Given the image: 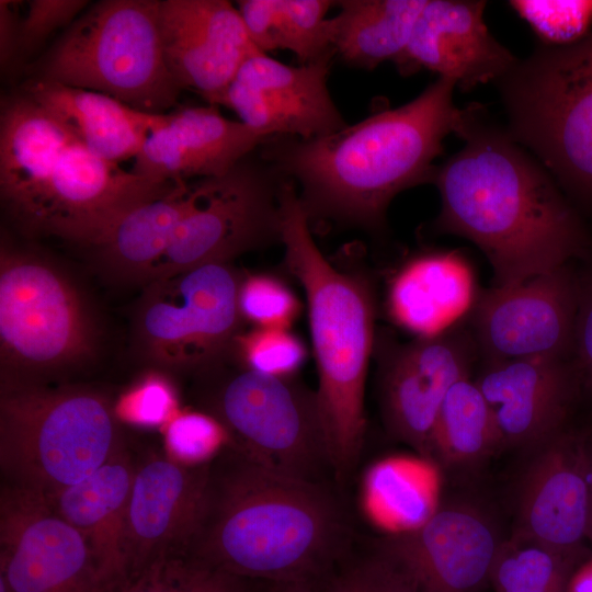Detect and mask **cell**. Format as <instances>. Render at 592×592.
Instances as JSON below:
<instances>
[{
    "label": "cell",
    "instance_id": "14",
    "mask_svg": "<svg viewBox=\"0 0 592 592\" xmlns=\"http://www.w3.org/2000/svg\"><path fill=\"white\" fill-rule=\"evenodd\" d=\"M332 56L292 66L258 52L242 62L219 104L265 139L334 133L346 125L327 87Z\"/></svg>",
    "mask_w": 592,
    "mask_h": 592
},
{
    "label": "cell",
    "instance_id": "16",
    "mask_svg": "<svg viewBox=\"0 0 592 592\" xmlns=\"http://www.w3.org/2000/svg\"><path fill=\"white\" fill-rule=\"evenodd\" d=\"M576 293L563 267L483 292L474 329L486 361L562 358L574 337Z\"/></svg>",
    "mask_w": 592,
    "mask_h": 592
},
{
    "label": "cell",
    "instance_id": "2",
    "mask_svg": "<svg viewBox=\"0 0 592 592\" xmlns=\"http://www.w3.org/2000/svg\"><path fill=\"white\" fill-rule=\"evenodd\" d=\"M456 82L437 77L415 99L312 139L275 136L261 157L294 180L309 216L379 229L401 191L432 181L443 140L460 132L469 106L453 101Z\"/></svg>",
    "mask_w": 592,
    "mask_h": 592
},
{
    "label": "cell",
    "instance_id": "13",
    "mask_svg": "<svg viewBox=\"0 0 592 592\" xmlns=\"http://www.w3.org/2000/svg\"><path fill=\"white\" fill-rule=\"evenodd\" d=\"M177 183L126 171L73 139L57 162L32 237H56L90 249L129 210Z\"/></svg>",
    "mask_w": 592,
    "mask_h": 592
},
{
    "label": "cell",
    "instance_id": "41",
    "mask_svg": "<svg viewBox=\"0 0 592 592\" xmlns=\"http://www.w3.org/2000/svg\"><path fill=\"white\" fill-rule=\"evenodd\" d=\"M16 1H0V66L2 71L14 67L19 58L21 14Z\"/></svg>",
    "mask_w": 592,
    "mask_h": 592
},
{
    "label": "cell",
    "instance_id": "24",
    "mask_svg": "<svg viewBox=\"0 0 592 592\" xmlns=\"http://www.w3.org/2000/svg\"><path fill=\"white\" fill-rule=\"evenodd\" d=\"M75 138L23 91L1 102L0 197L13 225L31 238L57 162Z\"/></svg>",
    "mask_w": 592,
    "mask_h": 592
},
{
    "label": "cell",
    "instance_id": "19",
    "mask_svg": "<svg viewBox=\"0 0 592 592\" xmlns=\"http://www.w3.org/2000/svg\"><path fill=\"white\" fill-rule=\"evenodd\" d=\"M486 5L480 0H426L395 61L399 72L430 70L465 92L500 79L516 57L488 30Z\"/></svg>",
    "mask_w": 592,
    "mask_h": 592
},
{
    "label": "cell",
    "instance_id": "6",
    "mask_svg": "<svg viewBox=\"0 0 592 592\" xmlns=\"http://www.w3.org/2000/svg\"><path fill=\"white\" fill-rule=\"evenodd\" d=\"M31 77L110 95L166 114L183 90L166 62L160 0H102L82 12L33 66Z\"/></svg>",
    "mask_w": 592,
    "mask_h": 592
},
{
    "label": "cell",
    "instance_id": "34",
    "mask_svg": "<svg viewBox=\"0 0 592 592\" xmlns=\"http://www.w3.org/2000/svg\"><path fill=\"white\" fill-rule=\"evenodd\" d=\"M508 3L530 25L540 45H571L592 31V0H513Z\"/></svg>",
    "mask_w": 592,
    "mask_h": 592
},
{
    "label": "cell",
    "instance_id": "27",
    "mask_svg": "<svg viewBox=\"0 0 592 592\" xmlns=\"http://www.w3.org/2000/svg\"><path fill=\"white\" fill-rule=\"evenodd\" d=\"M205 185L206 178L180 181L166 194L129 210L90 248L99 265L116 281L146 285Z\"/></svg>",
    "mask_w": 592,
    "mask_h": 592
},
{
    "label": "cell",
    "instance_id": "17",
    "mask_svg": "<svg viewBox=\"0 0 592 592\" xmlns=\"http://www.w3.org/2000/svg\"><path fill=\"white\" fill-rule=\"evenodd\" d=\"M470 340L456 329L402 344L382 364L379 395L389 432L426 458L449 388L469 376Z\"/></svg>",
    "mask_w": 592,
    "mask_h": 592
},
{
    "label": "cell",
    "instance_id": "3",
    "mask_svg": "<svg viewBox=\"0 0 592 592\" xmlns=\"http://www.w3.org/2000/svg\"><path fill=\"white\" fill-rule=\"evenodd\" d=\"M348 526L321 481L255 464L229 445L209 462L185 554L238 579L308 582L342 550Z\"/></svg>",
    "mask_w": 592,
    "mask_h": 592
},
{
    "label": "cell",
    "instance_id": "40",
    "mask_svg": "<svg viewBox=\"0 0 592 592\" xmlns=\"http://www.w3.org/2000/svg\"><path fill=\"white\" fill-rule=\"evenodd\" d=\"M328 592H418L407 574L377 551L358 560L332 582Z\"/></svg>",
    "mask_w": 592,
    "mask_h": 592
},
{
    "label": "cell",
    "instance_id": "33",
    "mask_svg": "<svg viewBox=\"0 0 592 592\" xmlns=\"http://www.w3.org/2000/svg\"><path fill=\"white\" fill-rule=\"evenodd\" d=\"M114 592H243V589L240 579L186 554H175L151 561Z\"/></svg>",
    "mask_w": 592,
    "mask_h": 592
},
{
    "label": "cell",
    "instance_id": "38",
    "mask_svg": "<svg viewBox=\"0 0 592 592\" xmlns=\"http://www.w3.org/2000/svg\"><path fill=\"white\" fill-rule=\"evenodd\" d=\"M177 406L172 386L151 375L124 394L114 408L118 420L144 428H163L178 413Z\"/></svg>",
    "mask_w": 592,
    "mask_h": 592
},
{
    "label": "cell",
    "instance_id": "1",
    "mask_svg": "<svg viewBox=\"0 0 592 592\" xmlns=\"http://www.w3.org/2000/svg\"><path fill=\"white\" fill-rule=\"evenodd\" d=\"M458 133L465 145L435 168L439 232L468 239L486 255L494 286L560 267L587 243L584 230L546 168L506 128L471 104Z\"/></svg>",
    "mask_w": 592,
    "mask_h": 592
},
{
    "label": "cell",
    "instance_id": "44",
    "mask_svg": "<svg viewBox=\"0 0 592 592\" xmlns=\"http://www.w3.org/2000/svg\"><path fill=\"white\" fill-rule=\"evenodd\" d=\"M584 455H585V465L588 481L590 488V521H589V531L588 539L592 542V439L584 437Z\"/></svg>",
    "mask_w": 592,
    "mask_h": 592
},
{
    "label": "cell",
    "instance_id": "35",
    "mask_svg": "<svg viewBox=\"0 0 592 592\" xmlns=\"http://www.w3.org/2000/svg\"><path fill=\"white\" fill-rule=\"evenodd\" d=\"M164 454L186 466H202L228 445L223 425L204 411L178 412L163 428Z\"/></svg>",
    "mask_w": 592,
    "mask_h": 592
},
{
    "label": "cell",
    "instance_id": "8",
    "mask_svg": "<svg viewBox=\"0 0 592 592\" xmlns=\"http://www.w3.org/2000/svg\"><path fill=\"white\" fill-rule=\"evenodd\" d=\"M494 83L511 137L592 202V31L571 45H538Z\"/></svg>",
    "mask_w": 592,
    "mask_h": 592
},
{
    "label": "cell",
    "instance_id": "30",
    "mask_svg": "<svg viewBox=\"0 0 592 592\" xmlns=\"http://www.w3.org/2000/svg\"><path fill=\"white\" fill-rule=\"evenodd\" d=\"M236 8L253 45L262 53L293 52L300 64L333 55L328 35V0H239Z\"/></svg>",
    "mask_w": 592,
    "mask_h": 592
},
{
    "label": "cell",
    "instance_id": "5",
    "mask_svg": "<svg viewBox=\"0 0 592 592\" xmlns=\"http://www.w3.org/2000/svg\"><path fill=\"white\" fill-rule=\"evenodd\" d=\"M122 448L115 408L102 394L77 386L1 385L4 483L50 496Z\"/></svg>",
    "mask_w": 592,
    "mask_h": 592
},
{
    "label": "cell",
    "instance_id": "31",
    "mask_svg": "<svg viewBox=\"0 0 592 592\" xmlns=\"http://www.w3.org/2000/svg\"><path fill=\"white\" fill-rule=\"evenodd\" d=\"M501 447L485 396L469 376L456 382L441 406L432 437V458L451 467L481 462Z\"/></svg>",
    "mask_w": 592,
    "mask_h": 592
},
{
    "label": "cell",
    "instance_id": "39",
    "mask_svg": "<svg viewBox=\"0 0 592 592\" xmlns=\"http://www.w3.org/2000/svg\"><path fill=\"white\" fill-rule=\"evenodd\" d=\"M89 5L86 0H32L21 19L19 58L34 54L57 30L70 25Z\"/></svg>",
    "mask_w": 592,
    "mask_h": 592
},
{
    "label": "cell",
    "instance_id": "37",
    "mask_svg": "<svg viewBox=\"0 0 592 592\" xmlns=\"http://www.w3.org/2000/svg\"><path fill=\"white\" fill-rule=\"evenodd\" d=\"M243 319L261 328H283L298 312V301L281 281L267 275L243 277L238 296Z\"/></svg>",
    "mask_w": 592,
    "mask_h": 592
},
{
    "label": "cell",
    "instance_id": "28",
    "mask_svg": "<svg viewBox=\"0 0 592 592\" xmlns=\"http://www.w3.org/2000/svg\"><path fill=\"white\" fill-rule=\"evenodd\" d=\"M474 277L455 252H433L408 262L395 276L388 295L394 319L419 337L439 334L467 311Z\"/></svg>",
    "mask_w": 592,
    "mask_h": 592
},
{
    "label": "cell",
    "instance_id": "11",
    "mask_svg": "<svg viewBox=\"0 0 592 592\" xmlns=\"http://www.w3.org/2000/svg\"><path fill=\"white\" fill-rule=\"evenodd\" d=\"M278 177L248 156L226 174L206 178L201 200L179 224L149 282L281 242Z\"/></svg>",
    "mask_w": 592,
    "mask_h": 592
},
{
    "label": "cell",
    "instance_id": "45",
    "mask_svg": "<svg viewBox=\"0 0 592 592\" xmlns=\"http://www.w3.org/2000/svg\"><path fill=\"white\" fill-rule=\"evenodd\" d=\"M282 592H317L308 582H296L286 584Z\"/></svg>",
    "mask_w": 592,
    "mask_h": 592
},
{
    "label": "cell",
    "instance_id": "23",
    "mask_svg": "<svg viewBox=\"0 0 592 592\" xmlns=\"http://www.w3.org/2000/svg\"><path fill=\"white\" fill-rule=\"evenodd\" d=\"M492 413L501 447L535 449L560 432L572 397L562 358L486 361L475 380Z\"/></svg>",
    "mask_w": 592,
    "mask_h": 592
},
{
    "label": "cell",
    "instance_id": "25",
    "mask_svg": "<svg viewBox=\"0 0 592 592\" xmlns=\"http://www.w3.org/2000/svg\"><path fill=\"white\" fill-rule=\"evenodd\" d=\"M135 467L122 448L87 478L44 496L84 537L110 592L129 577L126 517Z\"/></svg>",
    "mask_w": 592,
    "mask_h": 592
},
{
    "label": "cell",
    "instance_id": "4",
    "mask_svg": "<svg viewBox=\"0 0 592 592\" xmlns=\"http://www.w3.org/2000/svg\"><path fill=\"white\" fill-rule=\"evenodd\" d=\"M281 242L288 271L301 284L318 368L316 390L330 470L353 471L365 435V380L374 342V297L358 273L334 266L312 239L309 216L293 181L278 191Z\"/></svg>",
    "mask_w": 592,
    "mask_h": 592
},
{
    "label": "cell",
    "instance_id": "36",
    "mask_svg": "<svg viewBox=\"0 0 592 592\" xmlns=\"http://www.w3.org/2000/svg\"><path fill=\"white\" fill-rule=\"evenodd\" d=\"M235 349L241 356V363L254 371L289 376L304 362L305 346L283 328H261L239 335Z\"/></svg>",
    "mask_w": 592,
    "mask_h": 592
},
{
    "label": "cell",
    "instance_id": "26",
    "mask_svg": "<svg viewBox=\"0 0 592 592\" xmlns=\"http://www.w3.org/2000/svg\"><path fill=\"white\" fill-rule=\"evenodd\" d=\"M93 155L119 164L134 159L163 114L140 112L100 92L31 77L21 87Z\"/></svg>",
    "mask_w": 592,
    "mask_h": 592
},
{
    "label": "cell",
    "instance_id": "18",
    "mask_svg": "<svg viewBox=\"0 0 592 592\" xmlns=\"http://www.w3.org/2000/svg\"><path fill=\"white\" fill-rule=\"evenodd\" d=\"M160 33L179 86L210 105L219 104L242 62L260 52L238 9L226 0H160Z\"/></svg>",
    "mask_w": 592,
    "mask_h": 592
},
{
    "label": "cell",
    "instance_id": "32",
    "mask_svg": "<svg viewBox=\"0 0 592 592\" xmlns=\"http://www.w3.org/2000/svg\"><path fill=\"white\" fill-rule=\"evenodd\" d=\"M584 550H555L515 535L501 545L490 580L496 592H567Z\"/></svg>",
    "mask_w": 592,
    "mask_h": 592
},
{
    "label": "cell",
    "instance_id": "9",
    "mask_svg": "<svg viewBox=\"0 0 592 592\" xmlns=\"http://www.w3.org/2000/svg\"><path fill=\"white\" fill-rule=\"evenodd\" d=\"M225 360L200 375L207 378L204 412L223 425L228 445L273 471L321 481L330 466L316 391Z\"/></svg>",
    "mask_w": 592,
    "mask_h": 592
},
{
    "label": "cell",
    "instance_id": "20",
    "mask_svg": "<svg viewBox=\"0 0 592 592\" xmlns=\"http://www.w3.org/2000/svg\"><path fill=\"white\" fill-rule=\"evenodd\" d=\"M208 465L186 466L166 454L136 465L126 517L129 577L157 558L185 554L200 517Z\"/></svg>",
    "mask_w": 592,
    "mask_h": 592
},
{
    "label": "cell",
    "instance_id": "43",
    "mask_svg": "<svg viewBox=\"0 0 592 592\" xmlns=\"http://www.w3.org/2000/svg\"><path fill=\"white\" fill-rule=\"evenodd\" d=\"M567 592H592V556L574 568L568 581Z\"/></svg>",
    "mask_w": 592,
    "mask_h": 592
},
{
    "label": "cell",
    "instance_id": "21",
    "mask_svg": "<svg viewBox=\"0 0 592 592\" xmlns=\"http://www.w3.org/2000/svg\"><path fill=\"white\" fill-rule=\"evenodd\" d=\"M533 451L520 488L516 535L559 551L584 550L590 521L584 437L560 432Z\"/></svg>",
    "mask_w": 592,
    "mask_h": 592
},
{
    "label": "cell",
    "instance_id": "7",
    "mask_svg": "<svg viewBox=\"0 0 592 592\" xmlns=\"http://www.w3.org/2000/svg\"><path fill=\"white\" fill-rule=\"evenodd\" d=\"M96 329L66 272L2 236L0 247L1 385H48L91 360Z\"/></svg>",
    "mask_w": 592,
    "mask_h": 592
},
{
    "label": "cell",
    "instance_id": "46",
    "mask_svg": "<svg viewBox=\"0 0 592 592\" xmlns=\"http://www.w3.org/2000/svg\"><path fill=\"white\" fill-rule=\"evenodd\" d=\"M0 592H10L7 583L3 579L0 578Z\"/></svg>",
    "mask_w": 592,
    "mask_h": 592
},
{
    "label": "cell",
    "instance_id": "42",
    "mask_svg": "<svg viewBox=\"0 0 592 592\" xmlns=\"http://www.w3.org/2000/svg\"><path fill=\"white\" fill-rule=\"evenodd\" d=\"M584 379L592 387V291L584 300L576 321L573 337Z\"/></svg>",
    "mask_w": 592,
    "mask_h": 592
},
{
    "label": "cell",
    "instance_id": "29",
    "mask_svg": "<svg viewBox=\"0 0 592 592\" xmlns=\"http://www.w3.org/2000/svg\"><path fill=\"white\" fill-rule=\"evenodd\" d=\"M328 19L330 47L342 60L373 69L403 53L426 0H343Z\"/></svg>",
    "mask_w": 592,
    "mask_h": 592
},
{
    "label": "cell",
    "instance_id": "10",
    "mask_svg": "<svg viewBox=\"0 0 592 592\" xmlns=\"http://www.w3.org/2000/svg\"><path fill=\"white\" fill-rule=\"evenodd\" d=\"M242 276L207 263L144 285L134 318L139 356L161 369L201 372L227 357L240 335Z\"/></svg>",
    "mask_w": 592,
    "mask_h": 592
},
{
    "label": "cell",
    "instance_id": "15",
    "mask_svg": "<svg viewBox=\"0 0 592 592\" xmlns=\"http://www.w3.org/2000/svg\"><path fill=\"white\" fill-rule=\"evenodd\" d=\"M502 543L489 517L468 503H451L418 525L390 534L378 551L418 592H477L490 580Z\"/></svg>",
    "mask_w": 592,
    "mask_h": 592
},
{
    "label": "cell",
    "instance_id": "22",
    "mask_svg": "<svg viewBox=\"0 0 592 592\" xmlns=\"http://www.w3.org/2000/svg\"><path fill=\"white\" fill-rule=\"evenodd\" d=\"M264 140L215 105L182 107L163 114L133 159L132 171L158 182L217 178Z\"/></svg>",
    "mask_w": 592,
    "mask_h": 592
},
{
    "label": "cell",
    "instance_id": "12",
    "mask_svg": "<svg viewBox=\"0 0 592 592\" xmlns=\"http://www.w3.org/2000/svg\"><path fill=\"white\" fill-rule=\"evenodd\" d=\"M0 578L10 592H110L84 537L37 492L4 483Z\"/></svg>",
    "mask_w": 592,
    "mask_h": 592
}]
</instances>
